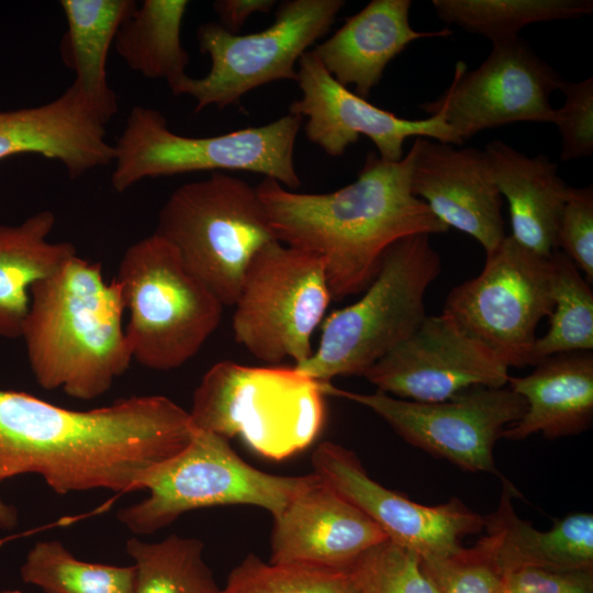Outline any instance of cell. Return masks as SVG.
<instances>
[{"label": "cell", "mask_w": 593, "mask_h": 593, "mask_svg": "<svg viewBox=\"0 0 593 593\" xmlns=\"http://www.w3.org/2000/svg\"><path fill=\"white\" fill-rule=\"evenodd\" d=\"M193 434L189 412L163 395L76 411L0 389V483L34 473L58 494L139 491L144 474Z\"/></svg>", "instance_id": "cell-1"}, {"label": "cell", "mask_w": 593, "mask_h": 593, "mask_svg": "<svg viewBox=\"0 0 593 593\" xmlns=\"http://www.w3.org/2000/svg\"><path fill=\"white\" fill-rule=\"evenodd\" d=\"M413 146L395 163L366 156L356 180L328 193H301L264 178L255 189L277 239L322 258L332 300L363 292L387 249L448 231L411 189Z\"/></svg>", "instance_id": "cell-2"}, {"label": "cell", "mask_w": 593, "mask_h": 593, "mask_svg": "<svg viewBox=\"0 0 593 593\" xmlns=\"http://www.w3.org/2000/svg\"><path fill=\"white\" fill-rule=\"evenodd\" d=\"M30 296L20 338L37 384L79 400L103 395L133 360L119 282L105 281L100 262L75 255Z\"/></svg>", "instance_id": "cell-3"}, {"label": "cell", "mask_w": 593, "mask_h": 593, "mask_svg": "<svg viewBox=\"0 0 593 593\" xmlns=\"http://www.w3.org/2000/svg\"><path fill=\"white\" fill-rule=\"evenodd\" d=\"M440 271V256L429 235L395 242L363 295L323 321L317 348L293 367L320 382L362 376L418 328L427 315L426 291Z\"/></svg>", "instance_id": "cell-4"}, {"label": "cell", "mask_w": 593, "mask_h": 593, "mask_svg": "<svg viewBox=\"0 0 593 593\" xmlns=\"http://www.w3.org/2000/svg\"><path fill=\"white\" fill-rule=\"evenodd\" d=\"M321 382L294 367L213 365L197 387L189 411L194 429L230 440L239 436L254 451L282 460L313 443L325 421Z\"/></svg>", "instance_id": "cell-5"}, {"label": "cell", "mask_w": 593, "mask_h": 593, "mask_svg": "<svg viewBox=\"0 0 593 593\" xmlns=\"http://www.w3.org/2000/svg\"><path fill=\"white\" fill-rule=\"evenodd\" d=\"M114 279L128 312L133 360L145 368L181 367L220 325L222 302L156 233L127 247Z\"/></svg>", "instance_id": "cell-6"}, {"label": "cell", "mask_w": 593, "mask_h": 593, "mask_svg": "<svg viewBox=\"0 0 593 593\" xmlns=\"http://www.w3.org/2000/svg\"><path fill=\"white\" fill-rule=\"evenodd\" d=\"M301 122L289 113L266 125L193 137L170 131L159 111L136 105L113 145L112 188L124 192L145 178L237 170L294 190L301 186L293 159Z\"/></svg>", "instance_id": "cell-7"}, {"label": "cell", "mask_w": 593, "mask_h": 593, "mask_svg": "<svg viewBox=\"0 0 593 593\" xmlns=\"http://www.w3.org/2000/svg\"><path fill=\"white\" fill-rule=\"evenodd\" d=\"M155 233L227 306L234 305L255 256L278 240L256 189L221 171L174 190Z\"/></svg>", "instance_id": "cell-8"}, {"label": "cell", "mask_w": 593, "mask_h": 593, "mask_svg": "<svg viewBox=\"0 0 593 593\" xmlns=\"http://www.w3.org/2000/svg\"><path fill=\"white\" fill-rule=\"evenodd\" d=\"M317 475L284 477L260 471L244 461L228 439L194 429L176 456L147 471L139 490L143 501L119 511L118 519L132 533L148 535L186 512L215 505L246 504L278 516Z\"/></svg>", "instance_id": "cell-9"}, {"label": "cell", "mask_w": 593, "mask_h": 593, "mask_svg": "<svg viewBox=\"0 0 593 593\" xmlns=\"http://www.w3.org/2000/svg\"><path fill=\"white\" fill-rule=\"evenodd\" d=\"M331 300L322 258L275 240L246 271L233 305L234 338L261 361L300 365L313 354L311 338Z\"/></svg>", "instance_id": "cell-10"}, {"label": "cell", "mask_w": 593, "mask_h": 593, "mask_svg": "<svg viewBox=\"0 0 593 593\" xmlns=\"http://www.w3.org/2000/svg\"><path fill=\"white\" fill-rule=\"evenodd\" d=\"M343 0H286L273 23L251 34H233L219 23L199 26V48L211 57L204 77L188 75L170 88L175 96H190L194 111L239 103L249 91L277 81H296V61L333 25Z\"/></svg>", "instance_id": "cell-11"}, {"label": "cell", "mask_w": 593, "mask_h": 593, "mask_svg": "<svg viewBox=\"0 0 593 593\" xmlns=\"http://www.w3.org/2000/svg\"><path fill=\"white\" fill-rule=\"evenodd\" d=\"M550 256L538 255L506 235L486 255L478 276L450 290L441 313L508 368L530 366L536 328L553 307Z\"/></svg>", "instance_id": "cell-12"}, {"label": "cell", "mask_w": 593, "mask_h": 593, "mask_svg": "<svg viewBox=\"0 0 593 593\" xmlns=\"http://www.w3.org/2000/svg\"><path fill=\"white\" fill-rule=\"evenodd\" d=\"M321 387L325 395L345 398L370 409L411 445L465 471L489 472L500 478L494 445L526 410L523 396L506 385L473 387L436 403L399 399L378 390L370 394L349 392L329 382H321Z\"/></svg>", "instance_id": "cell-13"}, {"label": "cell", "mask_w": 593, "mask_h": 593, "mask_svg": "<svg viewBox=\"0 0 593 593\" xmlns=\"http://www.w3.org/2000/svg\"><path fill=\"white\" fill-rule=\"evenodd\" d=\"M563 80L518 37L494 45L473 70L458 61L448 89L419 107L429 115L439 114L465 143L483 130L515 122L551 123L550 94Z\"/></svg>", "instance_id": "cell-14"}, {"label": "cell", "mask_w": 593, "mask_h": 593, "mask_svg": "<svg viewBox=\"0 0 593 593\" xmlns=\"http://www.w3.org/2000/svg\"><path fill=\"white\" fill-rule=\"evenodd\" d=\"M361 377L389 395L436 403L473 387H505L510 373L491 349L441 313L426 315L407 339Z\"/></svg>", "instance_id": "cell-15"}, {"label": "cell", "mask_w": 593, "mask_h": 593, "mask_svg": "<svg viewBox=\"0 0 593 593\" xmlns=\"http://www.w3.org/2000/svg\"><path fill=\"white\" fill-rule=\"evenodd\" d=\"M313 472L368 515L394 544L423 560L459 552L463 537L483 529L482 515L459 499L439 505L416 503L369 477L351 450L320 444L312 455Z\"/></svg>", "instance_id": "cell-16"}, {"label": "cell", "mask_w": 593, "mask_h": 593, "mask_svg": "<svg viewBox=\"0 0 593 593\" xmlns=\"http://www.w3.org/2000/svg\"><path fill=\"white\" fill-rule=\"evenodd\" d=\"M296 75L302 97L290 104V114L307 118V139L328 156L344 155L360 135L371 139L380 158L392 163L404 157V142L412 136L463 144L439 114L407 120L360 98L336 81L312 51L299 59Z\"/></svg>", "instance_id": "cell-17"}, {"label": "cell", "mask_w": 593, "mask_h": 593, "mask_svg": "<svg viewBox=\"0 0 593 593\" xmlns=\"http://www.w3.org/2000/svg\"><path fill=\"white\" fill-rule=\"evenodd\" d=\"M411 189L448 228L473 237L490 254L505 238L502 197L484 150L416 137Z\"/></svg>", "instance_id": "cell-18"}, {"label": "cell", "mask_w": 593, "mask_h": 593, "mask_svg": "<svg viewBox=\"0 0 593 593\" xmlns=\"http://www.w3.org/2000/svg\"><path fill=\"white\" fill-rule=\"evenodd\" d=\"M385 539L368 515L317 475L273 517L270 563L347 570Z\"/></svg>", "instance_id": "cell-19"}, {"label": "cell", "mask_w": 593, "mask_h": 593, "mask_svg": "<svg viewBox=\"0 0 593 593\" xmlns=\"http://www.w3.org/2000/svg\"><path fill=\"white\" fill-rule=\"evenodd\" d=\"M33 154L59 161L70 179L113 163L105 122L71 83L38 107L0 111V161Z\"/></svg>", "instance_id": "cell-20"}, {"label": "cell", "mask_w": 593, "mask_h": 593, "mask_svg": "<svg viewBox=\"0 0 593 593\" xmlns=\"http://www.w3.org/2000/svg\"><path fill=\"white\" fill-rule=\"evenodd\" d=\"M411 5V0H372L311 51L336 81L346 88L354 85L355 93L367 99L388 64L409 44L451 34L448 29L414 30L409 20Z\"/></svg>", "instance_id": "cell-21"}, {"label": "cell", "mask_w": 593, "mask_h": 593, "mask_svg": "<svg viewBox=\"0 0 593 593\" xmlns=\"http://www.w3.org/2000/svg\"><path fill=\"white\" fill-rule=\"evenodd\" d=\"M525 377H508L507 387L523 396V416L501 438L524 440L534 434L548 439L578 435L593 418V355L558 354L538 361Z\"/></svg>", "instance_id": "cell-22"}, {"label": "cell", "mask_w": 593, "mask_h": 593, "mask_svg": "<svg viewBox=\"0 0 593 593\" xmlns=\"http://www.w3.org/2000/svg\"><path fill=\"white\" fill-rule=\"evenodd\" d=\"M516 489L503 479L496 510L483 516L485 535L478 542L500 572L535 567L555 571L593 570V515L570 514L548 530L536 529L514 510Z\"/></svg>", "instance_id": "cell-23"}, {"label": "cell", "mask_w": 593, "mask_h": 593, "mask_svg": "<svg viewBox=\"0 0 593 593\" xmlns=\"http://www.w3.org/2000/svg\"><path fill=\"white\" fill-rule=\"evenodd\" d=\"M493 178L508 203L511 236L525 248L549 257L557 236L569 186L558 166L545 155L529 157L503 141L486 144Z\"/></svg>", "instance_id": "cell-24"}, {"label": "cell", "mask_w": 593, "mask_h": 593, "mask_svg": "<svg viewBox=\"0 0 593 593\" xmlns=\"http://www.w3.org/2000/svg\"><path fill=\"white\" fill-rule=\"evenodd\" d=\"M56 222L49 210L19 224L0 223V336L21 337L32 287L77 255L70 242L48 239Z\"/></svg>", "instance_id": "cell-25"}, {"label": "cell", "mask_w": 593, "mask_h": 593, "mask_svg": "<svg viewBox=\"0 0 593 593\" xmlns=\"http://www.w3.org/2000/svg\"><path fill=\"white\" fill-rule=\"evenodd\" d=\"M67 30L60 42L65 66L75 72L72 85L108 123L119 100L107 79V59L122 23L134 12L133 0H61Z\"/></svg>", "instance_id": "cell-26"}, {"label": "cell", "mask_w": 593, "mask_h": 593, "mask_svg": "<svg viewBox=\"0 0 593 593\" xmlns=\"http://www.w3.org/2000/svg\"><path fill=\"white\" fill-rule=\"evenodd\" d=\"M187 0H145L122 23L114 48L132 69L169 88L187 76L189 55L181 44Z\"/></svg>", "instance_id": "cell-27"}, {"label": "cell", "mask_w": 593, "mask_h": 593, "mask_svg": "<svg viewBox=\"0 0 593 593\" xmlns=\"http://www.w3.org/2000/svg\"><path fill=\"white\" fill-rule=\"evenodd\" d=\"M432 4L441 21L484 36L492 46L515 41L529 24L593 12L591 0H433Z\"/></svg>", "instance_id": "cell-28"}, {"label": "cell", "mask_w": 593, "mask_h": 593, "mask_svg": "<svg viewBox=\"0 0 593 593\" xmlns=\"http://www.w3.org/2000/svg\"><path fill=\"white\" fill-rule=\"evenodd\" d=\"M134 560L133 593H223L203 559V542L176 534L158 542L126 541Z\"/></svg>", "instance_id": "cell-29"}, {"label": "cell", "mask_w": 593, "mask_h": 593, "mask_svg": "<svg viewBox=\"0 0 593 593\" xmlns=\"http://www.w3.org/2000/svg\"><path fill=\"white\" fill-rule=\"evenodd\" d=\"M553 303L548 332L536 339L530 366L546 357L593 349V292L573 261L562 251L550 256Z\"/></svg>", "instance_id": "cell-30"}, {"label": "cell", "mask_w": 593, "mask_h": 593, "mask_svg": "<svg viewBox=\"0 0 593 593\" xmlns=\"http://www.w3.org/2000/svg\"><path fill=\"white\" fill-rule=\"evenodd\" d=\"M25 583L45 593H133V566L91 563L75 558L58 540L40 541L21 567Z\"/></svg>", "instance_id": "cell-31"}, {"label": "cell", "mask_w": 593, "mask_h": 593, "mask_svg": "<svg viewBox=\"0 0 593 593\" xmlns=\"http://www.w3.org/2000/svg\"><path fill=\"white\" fill-rule=\"evenodd\" d=\"M223 593H359L347 570L267 563L247 555L230 573Z\"/></svg>", "instance_id": "cell-32"}, {"label": "cell", "mask_w": 593, "mask_h": 593, "mask_svg": "<svg viewBox=\"0 0 593 593\" xmlns=\"http://www.w3.org/2000/svg\"><path fill=\"white\" fill-rule=\"evenodd\" d=\"M348 571L359 593H438L422 558L389 539L361 555Z\"/></svg>", "instance_id": "cell-33"}, {"label": "cell", "mask_w": 593, "mask_h": 593, "mask_svg": "<svg viewBox=\"0 0 593 593\" xmlns=\"http://www.w3.org/2000/svg\"><path fill=\"white\" fill-rule=\"evenodd\" d=\"M422 562L438 593H500L501 573L478 541L447 558Z\"/></svg>", "instance_id": "cell-34"}, {"label": "cell", "mask_w": 593, "mask_h": 593, "mask_svg": "<svg viewBox=\"0 0 593 593\" xmlns=\"http://www.w3.org/2000/svg\"><path fill=\"white\" fill-rule=\"evenodd\" d=\"M559 90L562 107L553 110V123L561 136L560 159L578 160L593 153V78L571 82L563 80Z\"/></svg>", "instance_id": "cell-35"}, {"label": "cell", "mask_w": 593, "mask_h": 593, "mask_svg": "<svg viewBox=\"0 0 593 593\" xmlns=\"http://www.w3.org/2000/svg\"><path fill=\"white\" fill-rule=\"evenodd\" d=\"M558 247L590 283L593 281V189L569 187L561 214Z\"/></svg>", "instance_id": "cell-36"}, {"label": "cell", "mask_w": 593, "mask_h": 593, "mask_svg": "<svg viewBox=\"0 0 593 593\" xmlns=\"http://www.w3.org/2000/svg\"><path fill=\"white\" fill-rule=\"evenodd\" d=\"M501 573L500 593H593V570L522 567Z\"/></svg>", "instance_id": "cell-37"}, {"label": "cell", "mask_w": 593, "mask_h": 593, "mask_svg": "<svg viewBox=\"0 0 593 593\" xmlns=\"http://www.w3.org/2000/svg\"><path fill=\"white\" fill-rule=\"evenodd\" d=\"M276 3L275 0H217L212 5L219 15V24L226 31L238 34L253 14L268 13Z\"/></svg>", "instance_id": "cell-38"}, {"label": "cell", "mask_w": 593, "mask_h": 593, "mask_svg": "<svg viewBox=\"0 0 593 593\" xmlns=\"http://www.w3.org/2000/svg\"><path fill=\"white\" fill-rule=\"evenodd\" d=\"M18 523V512L0 497V528L11 529Z\"/></svg>", "instance_id": "cell-39"}, {"label": "cell", "mask_w": 593, "mask_h": 593, "mask_svg": "<svg viewBox=\"0 0 593 593\" xmlns=\"http://www.w3.org/2000/svg\"><path fill=\"white\" fill-rule=\"evenodd\" d=\"M1 593H22V592L15 591V590H9V591H3Z\"/></svg>", "instance_id": "cell-40"}]
</instances>
